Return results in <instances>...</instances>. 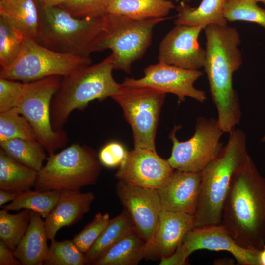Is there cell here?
Returning <instances> with one entry per match:
<instances>
[{"label":"cell","mask_w":265,"mask_h":265,"mask_svg":"<svg viewBox=\"0 0 265 265\" xmlns=\"http://www.w3.org/2000/svg\"><path fill=\"white\" fill-rule=\"evenodd\" d=\"M19 193L0 189V206L2 207L5 203L13 201Z\"/></svg>","instance_id":"39"},{"label":"cell","mask_w":265,"mask_h":265,"mask_svg":"<svg viewBox=\"0 0 265 265\" xmlns=\"http://www.w3.org/2000/svg\"><path fill=\"white\" fill-rule=\"evenodd\" d=\"M221 225L245 248L261 250L265 245V178L249 155L233 176Z\"/></svg>","instance_id":"2"},{"label":"cell","mask_w":265,"mask_h":265,"mask_svg":"<svg viewBox=\"0 0 265 265\" xmlns=\"http://www.w3.org/2000/svg\"><path fill=\"white\" fill-rule=\"evenodd\" d=\"M176 8L171 0H111L106 12L129 19L142 21L166 18Z\"/></svg>","instance_id":"23"},{"label":"cell","mask_w":265,"mask_h":265,"mask_svg":"<svg viewBox=\"0 0 265 265\" xmlns=\"http://www.w3.org/2000/svg\"><path fill=\"white\" fill-rule=\"evenodd\" d=\"M61 78L53 76L24 83L17 108L32 127L38 141L48 155L65 147L68 141L63 130L54 131L51 121V105Z\"/></svg>","instance_id":"8"},{"label":"cell","mask_w":265,"mask_h":265,"mask_svg":"<svg viewBox=\"0 0 265 265\" xmlns=\"http://www.w3.org/2000/svg\"><path fill=\"white\" fill-rule=\"evenodd\" d=\"M21 265V262L15 256L14 251L0 239V265Z\"/></svg>","instance_id":"38"},{"label":"cell","mask_w":265,"mask_h":265,"mask_svg":"<svg viewBox=\"0 0 265 265\" xmlns=\"http://www.w3.org/2000/svg\"><path fill=\"white\" fill-rule=\"evenodd\" d=\"M202 75L199 70L186 69L159 62L145 68L142 78H126L122 83L150 87L173 94L180 101H184L188 97L203 103L206 100L205 92L194 86V82Z\"/></svg>","instance_id":"13"},{"label":"cell","mask_w":265,"mask_h":265,"mask_svg":"<svg viewBox=\"0 0 265 265\" xmlns=\"http://www.w3.org/2000/svg\"><path fill=\"white\" fill-rule=\"evenodd\" d=\"M40 8L41 30L36 41L54 51L89 57L100 47L107 27V13L77 18L59 7Z\"/></svg>","instance_id":"5"},{"label":"cell","mask_w":265,"mask_h":265,"mask_svg":"<svg viewBox=\"0 0 265 265\" xmlns=\"http://www.w3.org/2000/svg\"><path fill=\"white\" fill-rule=\"evenodd\" d=\"M202 173L174 170L157 189L162 209L194 215Z\"/></svg>","instance_id":"18"},{"label":"cell","mask_w":265,"mask_h":265,"mask_svg":"<svg viewBox=\"0 0 265 265\" xmlns=\"http://www.w3.org/2000/svg\"><path fill=\"white\" fill-rule=\"evenodd\" d=\"M31 212L26 209L14 214L4 209L0 211V239L13 251L27 230Z\"/></svg>","instance_id":"29"},{"label":"cell","mask_w":265,"mask_h":265,"mask_svg":"<svg viewBox=\"0 0 265 265\" xmlns=\"http://www.w3.org/2000/svg\"><path fill=\"white\" fill-rule=\"evenodd\" d=\"M166 19L138 21L107 13V30L100 51L111 50L114 70L130 73L133 63L144 55L151 44L154 27Z\"/></svg>","instance_id":"10"},{"label":"cell","mask_w":265,"mask_h":265,"mask_svg":"<svg viewBox=\"0 0 265 265\" xmlns=\"http://www.w3.org/2000/svg\"><path fill=\"white\" fill-rule=\"evenodd\" d=\"M61 192L56 190L35 191L30 189L19 193L10 204L2 206L7 211L29 209L46 218L56 205Z\"/></svg>","instance_id":"28"},{"label":"cell","mask_w":265,"mask_h":265,"mask_svg":"<svg viewBox=\"0 0 265 265\" xmlns=\"http://www.w3.org/2000/svg\"><path fill=\"white\" fill-rule=\"evenodd\" d=\"M41 217L31 211L27 230L14 251L23 265H42L47 255L48 239Z\"/></svg>","instance_id":"21"},{"label":"cell","mask_w":265,"mask_h":265,"mask_svg":"<svg viewBox=\"0 0 265 265\" xmlns=\"http://www.w3.org/2000/svg\"><path fill=\"white\" fill-rule=\"evenodd\" d=\"M43 265H84V254L77 247L73 240H65L51 242Z\"/></svg>","instance_id":"33"},{"label":"cell","mask_w":265,"mask_h":265,"mask_svg":"<svg viewBox=\"0 0 265 265\" xmlns=\"http://www.w3.org/2000/svg\"><path fill=\"white\" fill-rule=\"evenodd\" d=\"M257 2H262L265 4V0H255Z\"/></svg>","instance_id":"43"},{"label":"cell","mask_w":265,"mask_h":265,"mask_svg":"<svg viewBox=\"0 0 265 265\" xmlns=\"http://www.w3.org/2000/svg\"><path fill=\"white\" fill-rule=\"evenodd\" d=\"M17 138L37 140L32 127L16 107L0 112V142Z\"/></svg>","instance_id":"30"},{"label":"cell","mask_w":265,"mask_h":265,"mask_svg":"<svg viewBox=\"0 0 265 265\" xmlns=\"http://www.w3.org/2000/svg\"><path fill=\"white\" fill-rule=\"evenodd\" d=\"M226 0H202L196 8L181 1L176 7L177 11L175 25H186L201 27L203 29L208 25H228L223 15Z\"/></svg>","instance_id":"24"},{"label":"cell","mask_w":265,"mask_h":265,"mask_svg":"<svg viewBox=\"0 0 265 265\" xmlns=\"http://www.w3.org/2000/svg\"><path fill=\"white\" fill-rule=\"evenodd\" d=\"M206 59L204 66L212 98L224 132L230 133L239 124L241 117L239 97L233 86V75L242 64L239 46L240 36L228 25L211 24L204 28Z\"/></svg>","instance_id":"1"},{"label":"cell","mask_w":265,"mask_h":265,"mask_svg":"<svg viewBox=\"0 0 265 265\" xmlns=\"http://www.w3.org/2000/svg\"><path fill=\"white\" fill-rule=\"evenodd\" d=\"M223 15L228 22L255 23L265 29V9L259 7L255 0H226Z\"/></svg>","instance_id":"31"},{"label":"cell","mask_w":265,"mask_h":265,"mask_svg":"<svg viewBox=\"0 0 265 265\" xmlns=\"http://www.w3.org/2000/svg\"><path fill=\"white\" fill-rule=\"evenodd\" d=\"M180 126H175L169 135L172 143L171 154L167 159L174 169L202 172L217 156L224 146L220 138L224 133L217 119L199 116L196 120L193 135L185 141L176 136Z\"/></svg>","instance_id":"11"},{"label":"cell","mask_w":265,"mask_h":265,"mask_svg":"<svg viewBox=\"0 0 265 265\" xmlns=\"http://www.w3.org/2000/svg\"><path fill=\"white\" fill-rule=\"evenodd\" d=\"M46 160L37 171L34 186L36 190L80 191L95 184L101 173L102 164L97 152L78 143L48 155Z\"/></svg>","instance_id":"6"},{"label":"cell","mask_w":265,"mask_h":265,"mask_svg":"<svg viewBox=\"0 0 265 265\" xmlns=\"http://www.w3.org/2000/svg\"><path fill=\"white\" fill-rule=\"evenodd\" d=\"M110 220L108 213H98L91 222L74 236L73 241L80 251L84 254L94 243Z\"/></svg>","instance_id":"34"},{"label":"cell","mask_w":265,"mask_h":265,"mask_svg":"<svg viewBox=\"0 0 265 265\" xmlns=\"http://www.w3.org/2000/svg\"><path fill=\"white\" fill-rule=\"evenodd\" d=\"M194 215L162 209L153 237L145 247L144 259L160 260L171 255L193 229Z\"/></svg>","instance_id":"17"},{"label":"cell","mask_w":265,"mask_h":265,"mask_svg":"<svg viewBox=\"0 0 265 265\" xmlns=\"http://www.w3.org/2000/svg\"><path fill=\"white\" fill-rule=\"evenodd\" d=\"M69 0H38L39 7L46 8L53 7H59Z\"/></svg>","instance_id":"40"},{"label":"cell","mask_w":265,"mask_h":265,"mask_svg":"<svg viewBox=\"0 0 265 265\" xmlns=\"http://www.w3.org/2000/svg\"><path fill=\"white\" fill-rule=\"evenodd\" d=\"M248 155L246 136L241 130L235 129L217 156L201 172L193 228L221 224L233 176Z\"/></svg>","instance_id":"4"},{"label":"cell","mask_w":265,"mask_h":265,"mask_svg":"<svg viewBox=\"0 0 265 265\" xmlns=\"http://www.w3.org/2000/svg\"><path fill=\"white\" fill-rule=\"evenodd\" d=\"M146 242L136 231L113 246L92 265H137L144 259Z\"/></svg>","instance_id":"26"},{"label":"cell","mask_w":265,"mask_h":265,"mask_svg":"<svg viewBox=\"0 0 265 265\" xmlns=\"http://www.w3.org/2000/svg\"><path fill=\"white\" fill-rule=\"evenodd\" d=\"M37 173L0 148V189L17 193L28 190L34 187Z\"/></svg>","instance_id":"25"},{"label":"cell","mask_w":265,"mask_h":265,"mask_svg":"<svg viewBox=\"0 0 265 265\" xmlns=\"http://www.w3.org/2000/svg\"><path fill=\"white\" fill-rule=\"evenodd\" d=\"M24 38L11 24L0 17V64L5 67L19 56Z\"/></svg>","instance_id":"32"},{"label":"cell","mask_w":265,"mask_h":265,"mask_svg":"<svg viewBox=\"0 0 265 265\" xmlns=\"http://www.w3.org/2000/svg\"><path fill=\"white\" fill-rule=\"evenodd\" d=\"M90 57L61 53L32 39H24L21 52L9 65L1 68L0 78L27 83L46 77H64L91 64Z\"/></svg>","instance_id":"7"},{"label":"cell","mask_w":265,"mask_h":265,"mask_svg":"<svg viewBox=\"0 0 265 265\" xmlns=\"http://www.w3.org/2000/svg\"><path fill=\"white\" fill-rule=\"evenodd\" d=\"M203 29L201 27L175 25L159 44V62L188 70L204 67L206 49L198 42Z\"/></svg>","instance_id":"14"},{"label":"cell","mask_w":265,"mask_h":265,"mask_svg":"<svg viewBox=\"0 0 265 265\" xmlns=\"http://www.w3.org/2000/svg\"><path fill=\"white\" fill-rule=\"evenodd\" d=\"M261 141L263 142H265V134L263 137V138H262V139L261 140Z\"/></svg>","instance_id":"44"},{"label":"cell","mask_w":265,"mask_h":265,"mask_svg":"<svg viewBox=\"0 0 265 265\" xmlns=\"http://www.w3.org/2000/svg\"><path fill=\"white\" fill-rule=\"evenodd\" d=\"M166 93L152 87L121 83L112 97L132 131L134 148L156 150L155 140Z\"/></svg>","instance_id":"9"},{"label":"cell","mask_w":265,"mask_h":265,"mask_svg":"<svg viewBox=\"0 0 265 265\" xmlns=\"http://www.w3.org/2000/svg\"><path fill=\"white\" fill-rule=\"evenodd\" d=\"M112 53L101 62L78 69L62 77L51 105V121L55 131L63 130L74 110L82 111L96 99L102 101L112 97L121 84L114 79Z\"/></svg>","instance_id":"3"},{"label":"cell","mask_w":265,"mask_h":265,"mask_svg":"<svg viewBox=\"0 0 265 265\" xmlns=\"http://www.w3.org/2000/svg\"><path fill=\"white\" fill-rule=\"evenodd\" d=\"M174 170L156 151L134 148L128 152L115 177L126 184L157 189Z\"/></svg>","instance_id":"16"},{"label":"cell","mask_w":265,"mask_h":265,"mask_svg":"<svg viewBox=\"0 0 265 265\" xmlns=\"http://www.w3.org/2000/svg\"><path fill=\"white\" fill-rule=\"evenodd\" d=\"M95 199L92 192H61L59 200L44 221L48 240H55L58 231L63 227L70 226L81 220L88 212Z\"/></svg>","instance_id":"19"},{"label":"cell","mask_w":265,"mask_h":265,"mask_svg":"<svg viewBox=\"0 0 265 265\" xmlns=\"http://www.w3.org/2000/svg\"><path fill=\"white\" fill-rule=\"evenodd\" d=\"M128 152L123 145L112 141L101 148L98 154V159L102 165L113 168L121 165L126 158Z\"/></svg>","instance_id":"37"},{"label":"cell","mask_w":265,"mask_h":265,"mask_svg":"<svg viewBox=\"0 0 265 265\" xmlns=\"http://www.w3.org/2000/svg\"><path fill=\"white\" fill-rule=\"evenodd\" d=\"M116 193L130 214L135 231L146 243L151 241L162 210L157 189L118 181Z\"/></svg>","instance_id":"15"},{"label":"cell","mask_w":265,"mask_h":265,"mask_svg":"<svg viewBox=\"0 0 265 265\" xmlns=\"http://www.w3.org/2000/svg\"><path fill=\"white\" fill-rule=\"evenodd\" d=\"M23 84L0 78V112L17 107Z\"/></svg>","instance_id":"36"},{"label":"cell","mask_w":265,"mask_h":265,"mask_svg":"<svg viewBox=\"0 0 265 265\" xmlns=\"http://www.w3.org/2000/svg\"><path fill=\"white\" fill-rule=\"evenodd\" d=\"M0 17L25 39L36 40L41 30L38 0H0Z\"/></svg>","instance_id":"20"},{"label":"cell","mask_w":265,"mask_h":265,"mask_svg":"<svg viewBox=\"0 0 265 265\" xmlns=\"http://www.w3.org/2000/svg\"><path fill=\"white\" fill-rule=\"evenodd\" d=\"M201 249L228 252L234 256L238 265H259L260 250L241 246L232 238L221 224L192 229L186 235L176 251L170 256L161 258L159 265H187L188 257L194 252Z\"/></svg>","instance_id":"12"},{"label":"cell","mask_w":265,"mask_h":265,"mask_svg":"<svg viewBox=\"0 0 265 265\" xmlns=\"http://www.w3.org/2000/svg\"><path fill=\"white\" fill-rule=\"evenodd\" d=\"M111 0H69L59 7L77 18L99 16L107 13Z\"/></svg>","instance_id":"35"},{"label":"cell","mask_w":265,"mask_h":265,"mask_svg":"<svg viewBox=\"0 0 265 265\" xmlns=\"http://www.w3.org/2000/svg\"><path fill=\"white\" fill-rule=\"evenodd\" d=\"M0 146L11 158L37 171L47 158L46 150L37 140L13 139L0 142Z\"/></svg>","instance_id":"27"},{"label":"cell","mask_w":265,"mask_h":265,"mask_svg":"<svg viewBox=\"0 0 265 265\" xmlns=\"http://www.w3.org/2000/svg\"><path fill=\"white\" fill-rule=\"evenodd\" d=\"M258 260L259 265H265V245L259 250Z\"/></svg>","instance_id":"41"},{"label":"cell","mask_w":265,"mask_h":265,"mask_svg":"<svg viewBox=\"0 0 265 265\" xmlns=\"http://www.w3.org/2000/svg\"><path fill=\"white\" fill-rule=\"evenodd\" d=\"M193 0H182L181 1L184 2L185 3H188V2H189L191 1H193Z\"/></svg>","instance_id":"42"},{"label":"cell","mask_w":265,"mask_h":265,"mask_svg":"<svg viewBox=\"0 0 265 265\" xmlns=\"http://www.w3.org/2000/svg\"><path fill=\"white\" fill-rule=\"evenodd\" d=\"M135 231L132 219L124 209L112 219L90 248L84 253L85 265H93L113 246L124 238Z\"/></svg>","instance_id":"22"}]
</instances>
